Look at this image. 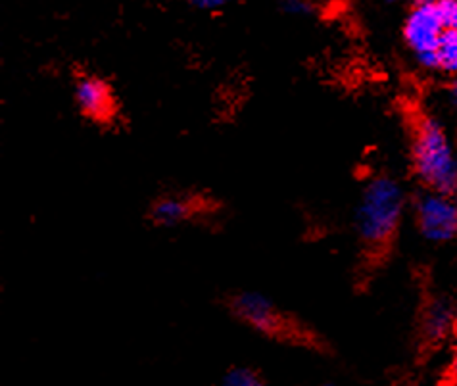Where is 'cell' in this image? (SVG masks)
Listing matches in <instances>:
<instances>
[{"instance_id":"obj_5","label":"cell","mask_w":457,"mask_h":386,"mask_svg":"<svg viewBox=\"0 0 457 386\" xmlns=\"http://www.w3.org/2000/svg\"><path fill=\"white\" fill-rule=\"evenodd\" d=\"M417 225L421 235L435 242H446L457 237V204L452 197L425 195L415 206Z\"/></svg>"},{"instance_id":"obj_8","label":"cell","mask_w":457,"mask_h":386,"mask_svg":"<svg viewBox=\"0 0 457 386\" xmlns=\"http://www.w3.org/2000/svg\"><path fill=\"white\" fill-rule=\"evenodd\" d=\"M453 325H455V317L446 304L433 302L427 307L425 321H423V331H425L427 340L430 342L442 340Z\"/></svg>"},{"instance_id":"obj_11","label":"cell","mask_w":457,"mask_h":386,"mask_svg":"<svg viewBox=\"0 0 457 386\" xmlns=\"http://www.w3.org/2000/svg\"><path fill=\"white\" fill-rule=\"evenodd\" d=\"M444 28L457 31V0H438L436 4Z\"/></svg>"},{"instance_id":"obj_3","label":"cell","mask_w":457,"mask_h":386,"mask_svg":"<svg viewBox=\"0 0 457 386\" xmlns=\"http://www.w3.org/2000/svg\"><path fill=\"white\" fill-rule=\"evenodd\" d=\"M231 312L263 337H270L278 342L320 346L315 334L303 327L300 321L287 315L285 312L258 292H240L228 300Z\"/></svg>"},{"instance_id":"obj_7","label":"cell","mask_w":457,"mask_h":386,"mask_svg":"<svg viewBox=\"0 0 457 386\" xmlns=\"http://www.w3.org/2000/svg\"><path fill=\"white\" fill-rule=\"evenodd\" d=\"M210 200L200 197H162L150 208V220L158 225H179L208 212Z\"/></svg>"},{"instance_id":"obj_14","label":"cell","mask_w":457,"mask_h":386,"mask_svg":"<svg viewBox=\"0 0 457 386\" xmlns=\"http://www.w3.org/2000/svg\"><path fill=\"white\" fill-rule=\"evenodd\" d=\"M448 381H450L453 386H457V354H455L453 362H452V365H450V369H448Z\"/></svg>"},{"instance_id":"obj_10","label":"cell","mask_w":457,"mask_h":386,"mask_svg":"<svg viewBox=\"0 0 457 386\" xmlns=\"http://www.w3.org/2000/svg\"><path fill=\"white\" fill-rule=\"evenodd\" d=\"M221 386H263L256 371L246 367H237L227 373L221 381Z\"/></svg>"},{"instance_id":"obj_17","label":"cell","mask_w":457,"mask_h":386,"mask_svg":"<svg viewBox=\"0 0 457 386\" xmlns=\"http://www.w3.org/2000/svg\"><path fill=\"white\" fill-rule=\"evenodd\" d=\"M453 331L457 332V314H455V325H453Z\"/></svg>"},{"instance_id":"obj_4","label":"cell","mask_w":457,"mask_h":386,"mask_svg":"<svg viewBox=\"0 0 457 386\" xmlns=\"http://www.w3.org/2000/svg\"><path fill=\"white\" fill-rule=\"evenodd\" d=\"M446 31L436 4H417L403 25L405 43L413 50L425 68H438L436 46Z\"/></svg>"},{"instance_id":"obj_2","label":"cell","mask_w":457,"mask_h":386,"mask_svg":"<svg viewBox=\"0 0 457 386\" xmlns=\"http://www.w3.org/2000/svg\"><path fill=\"white\" fill-rule=\"evenodd\" d=\"M411 162L419 179L438 195H457V158L442 125L419 115L411 127Z\"/></svg>"},{"instance_id":"obj_15","label":"cell","mask_w":457,"mask_h":386,"mask_svg":"<svg viewBox=\"0 0 457 386\" xmlns=\"http://www.w3.org/2000/svg\"><path fill=\"white\" fill-rule=\"evenodd\" d=\"M450 96H452V100H453V105H457V81H453V83L450 85Z\"/></svg>"},{"instance_id":"obj_9","label":"cell","mask_w":457,"mask_h":386,"mask_svg":"<svg viewBox=\"0 0 457 386\" xmlns=\"http://www.w3.org/2000/svg\"><path fill=\"white\" fill-rule=\"evenodd\" d=\"M436 63L442 71H457V31L446 29L436 46Z\"/></svg>"},{"instance_id":"obj_13","label":"cell","mask_w":457,"mask_h":386,"mask_svg":"<svg viewBox=\"0 0 457 386\" xmlns=\"http://www.w3.org/2000/svg\"><path fill=\"white\" fill-rule=\"evenodd\" d=\"M228 3H231V0H190V4L200 10H220Z\"/></svg>"},{"instance_id":"obj_1","label":"cell","mask_w":457,"mask_h":386,"mask_svg":"<svg viewBox=\"0 0 457 386\" xmlns=\"http://www.w3.org/2000/svg\"><path fill=\"white\" fill-rule=\"evenodd\" d=\"M403 214V192L395 179L378 177L365 187L355 227L367 254L385 256L396 240Z\"/></svg>"},{"instance_id":"obj_12","label":"cell","mask_w":457,"mask_h":386,"mask_svg":"<svg viewBox=\"0 0 457 386\" xmlns=\"http://www.w3.org/2000/svg\"><path fill=\"white\" fill-rule=\"evenodd\" d=\"M283 10L292 16H308L313 12L310 0H283Z\"/></svg>"},{"instance_id":"obj_6","label":"cell","mask_w":457,"mask_h":386,"mask_svg":"<svg viewBox=\"0 0 457 386\" xmlns=\"http://www.w3.org/2000/svg\"><path fill=\"white\" fill-rule=\"evenodd\" d=\"M75 102L85 118L100 125L113 122L118 115V102L112 87L95 75L79 77L75 83Z\"/></svg>"},{"instance_id":"obj_18","label":"cell","mask_w":457,"mask_h":386,"mask_svg":"<svg viewBox=\"0 0 457 386\" xmlns=\"http://www.w3.org/2000/svg\"><path fill=\"white\" fill-rule=\"evenodd\" d=\"M388 3H396V0H388Z\"/></svg>"},{"instance_id":"obj_16","label":"cell","mask_w":457,"mask_h":386,"mask_svg":"<svg viewBox=\"0 0 457 386\" xmlns=\"http://www.w3.org/2000/svg\"><path fill=\"white\" fill-rule=\"evenodd\" d=\"M417 4H438V0H415Z\"/></svg>"}]
</instances>
